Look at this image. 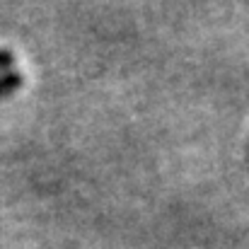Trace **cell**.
Wrapping results in <instances>:
<instances>
[{"instance_id":"obj_1","label":"cell","mask_w":249,"mask_h":249,"mask_svg":"<svg viewBox=\"0 0 249 249\" xmlns=\"http://www.w3.org/2000/svg\"><path fill=\"white\" fill-rule=\"evenodd\" d=\"M19 73L17 71H7V73H0V92H10L19 85Z\"/></svg>"},{"instance_id":"obj_2","label":"cell","mask_w":249,"mask_h":249,"mask_svg":"<svg viewBox=\"0 0 249 249\" xmlns=\"http://www.w3.org/2000/svg\"><path fill=\"white\" fill-rule=\"evenodd\" d=\"M12 63H15L12 53H10V51H5V49H0V73L15 71V68H12Z\"/></svg>"}]
</instances>
